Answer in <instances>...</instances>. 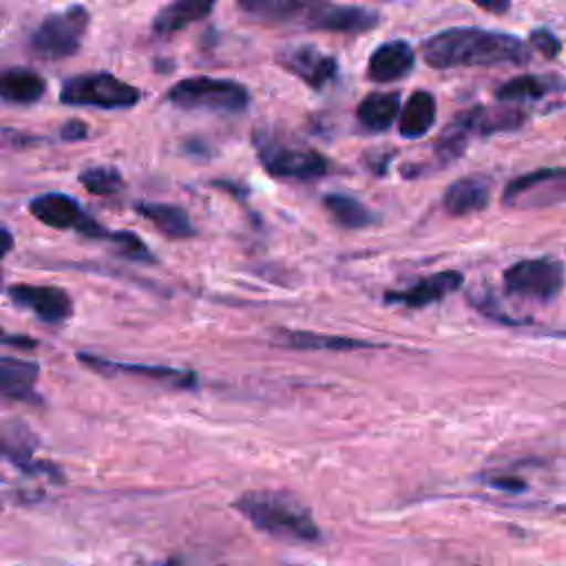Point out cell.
<instances>
[{
  "instance_id": "cell-1",
  "label": "cell",
  "mask_w": 566,
  "mask_h": 566,
  "mask_svg": "<svg viewBox=\"0 0 566 566\" xmlns=\"http://www.w3.org/2000/svg\"><path fill=\"white\" fill-rule=\"evenodd\" d=\"M422 57L431 69L489 66L502 62L524 64L528 60V49L520 38L509 33L458 27L424 40Z\"/></svg>"
},
{
  "instance_id": "cell-2",
  "label": "cell",
  "mask_w": 566,
  "mask_h": 566,
  "mask_svg": "<svg viewBox=\"0 0 566 566\" xmlns=\"http://www.w3.org/2000/svg\"><path fill=\"white\" fill-rule=\"evenodd\" d=\"M232 506L245 517L256 531L279 539L316 542L321 528L307 504L294 493L283 489H254L241 493Z\"/></svg>"
},
{
  "instance_id": "cell-3",
  "label": "cell",
  "mask_w": 566,
  "mask_h": 566,
  "mask_svg": "<svg viewBox=\"0 0 566 566\" xmlns=\"http://www.w3.org/2000/svg\"><path fill=\"white\" fill-rule=\"evenodd\" d=\"M254 148L261 166L276 179L310 181L329 172V161L314 148L296 146L276 130H254Z\"/></svg>"
},
{
  "instance_id": "cell-4",
  "label": "cell",
  "mask_w": 566,
  "mask_h": 566,
  "mask_svg": "<svg viewBox=\"0 0 566 566\" xmlns=\"http://www.w3.org/2000/svg\"><path fill=\"white\" fill-rule=\"evenodd\" d=\"M166 99L181 111L243 113L250 106V91L241 82L228 77L197 75L172 84Z\"/></svg>"
},
{
  "instance_id": "cell-5",
  "label": "cell",
  "mask_w": 566,
  "mask_h": 566,
  "mask_svg": "<svg viewBox=\"0 0 566 566\" xmlns=\"http://www.w3.org/2000/svg\"><path fill=\"white\" fill-rule=\"evenodd\" d=\"M88 22L91 15L82 4H71L62 11L49 13L29 38L31 55L46 62L75 55L88 31Z\"/></svg>"
},
{
  "instance_id": "cell-6",
  "label": "cell",
  "mask_w": 566,
  "mask_h": 566,
  "mask_svg": "<svg viewBox=\"0 0 566 566\" xmlns=\"http://www.w3.org/2000/svg\"><path fill=\"white\" fill-rule=\"evenodd\" d=\"M142 99V91L113 73L93 71L64 80L60 88V102L66 106H91L102 111L133 108Z\"/></svg>"
},
{
  "instance_id": "cell-7",
  "label": "cell",
  "mask_w": 566,
  "mask_h": 566,
  "mask_svg": "<svg viewBox=\"0 0 566 566\" xmlns=\"http://www.w3.org/2000/svg\"><path fill=\"white\" fill-rule=\"evenodd\" d=\"M38 449L40 438L24 420L11 418L0 422V460L9 462L24 475H44L49 480L62 482L64 473L55 464L38 460Z\"/></svg>"
},
{
  "instance_id": "cell-8",
  "label": "cell",
  "mask_w": 566,
  "mask_h": 566,
  "mask_svg": "<svg viewBox=\"0 0 566 566\" xmlns=\"http://www.w3.org/2000/svg\"><path fill=\"white\" fill-rule=\"evenodd\" d=\"M29 212L44 226L55 230H75L86 239L104 241L108 230L97 223L73 197L64 192H44L29 201Z\"/></svg>"
},
{
  "instance_id": "cell-9",
  "label": "cell",
  "mask_w": 566,
  "mask_h": 566,
  "mask_svg": "<svg viewBox=\"0 0 566 566\" xmlns=\"http://www.w3.org/2000/svg\"><path fill=\"white\" fill-rule=\"evenodd\" d=\"M562 285H564V265L548 256L522 259L511 268H506L504 272L506 292L535 298V301L555 298Z\"/></svg>"
},
{
  "instance_id": "cell-10",
  "label": "cell",
  "mask_w": 566,
  "mask_h": 566,
  "mask_svg": "<svg viewBox=\"0 0 566 566\" xmlns=\"http://www.w3.org/2000/svg\"><path fill=\"white\" fill-rule=\"evenodd\" d=\"M7 296L13 305L29 310L40 321L49 325H62L73 314V301L66 290L55 285H31L15 283L7 290Z\"/></svg>"
},
{
  "instance_id": "cell-11",
  "label": "cell",
  "mask_w": 566,
  "mask_h": 566,
  "mask_svg": "<svg viewBox=\"0 0 566 566\" xmlns=\"http://www.w3.org/2000/svg\"><path fill=\"white\" fill-rule=\"evenodd\" d=\"M303 22L307 29L316 31H332V33H365L371 31L380 15L374 9L358 7V4H332L321 2L303 11Z\"/></svg>"
},
{
  "instance_id": "cell-12",
  "label": "cell",
  "mask_w": 566,
  "mask_h": 566,
  "mask_svg": "<svg viewBox=\"0 0 566 566\" xmlns=\"http://www.w3.org/2000/svg\"><path fill=\"white\" fill-rule=\"evenodd\" d=\"M276 62L292 75L301 77L310 88H323L338 73L336 57L312 44H287L276 53Z\"/></svg>"
},
{
  "instance_id": "cell-13",
  "label": "cell",
  "mask_w": 566,
  "mask_h": 566,
  "mask_svg": "<svg viewBox=\"0 0 566 566\" xmlns=\"http://www.w3.org/2000/svg\"><path fill=\"white\" fill-rule=\"evenodd\" d=\"M77 360L99 374H126V376H142L150 380H164L181 389H190L197 385V376L188 369H175L166 365H144V363H122V360H108L97 354L77 352Z\"/></svg>"
},
{
  "instance_id": "cell-14",
  "label": "cell",
  "mask_w": 566,
  "mask_h": 566,
  "mask_svg": "<svg viewBox=\"0 0 566 566\" xmlns=\"http://www.w3.org/2000/svg\"><path fill=\"white\" fill-rule=\"evenodd\" d=\"M462 285V274L455 270H447V272H436L422 281H418L416 285L400 290V292H387L385 301L387 303H398V305H407V307H424L431 303L442 301L444 296L453 294L458 287Z\"/></svg>"
},
{
  "instance_id": "cell-15",
  "label": "cell",
  "mask_w": 566,
  "mask_h": 566,
  "mask_svg": "<svg viewBox=\"0 0 566 566\" xmlns=\"http://www.w3.org/2000/svg\"><path fill=\"white\" fill-rule=\"evenodd\" d=\"M40 378V365L35 360L18 356H0V400L33 402L35 385Z\"/></svg>"
},
{
  "instance_id": "cell-16",
  "label": "cell",
  "mask_w": 566,
  "mask_h": 566,
  "mask_svg": "<svg viewBox=\"0 0 566 566\" xmlns=\"http://www.w3.org/2000/svg\"><path fill=\"white\" fill-rule=\"evenodd\" d=\"M416 62V53L409 42L391 40L382 42L367 62V77L374 82H396L405 77Z\"/></svg>"
},
{
  "instance_id": "cell-17",
  "label": "cell",
  "mask_w": 566,
  "mask_h": 566,
  "mask_svg": "<svg viewBox=\"0 0 566 566\" xmlns=\"http://www.w3.org/2000/svg\"><path fill=\"white\" fill-rule=\"evenodd\" d=\"M217 0H172L164 4L153 18V31L157 35H172L186 27L203 20L214 9Z\"/></svg>"
},
{
  "instance_id": "cell-18",
  "label": "cell",
  "mask_w": 566,
  "mask_h": 566,
  "mask_svg": "<svg viewBox=\"0 0 566 566\" xmlns=\"http://www.w3.org/2000/svg\"><path fill=\"white\" fill-rule=\"evenodd\" d=\"M44 91H46L44 77L31 69L13 66V69L0 71V102L4 104H15V106L35 104L42 99Z\"/></svg>"
},
{
  "instance_id": "cell-19",
  "label": "cell",
  "mask_w": 566,
  "mask_h": 566,
  "mask_svg": "<svg viewBox=\"0 0 566 566\" xmlns=\"http://www.w3.org/2000/svg\"><path fill=\"white\" fill-rule=\"evenodd\" d=\"M135 212L148 219L161 234L170 239H190L197 234L188 212L175 203H161V201H137L133 203Z\"/></svg>"
},
{
  "instance_id": "cell-20",
  "label": "cell",
  "mask_w": 566,
  "mask_h": 566,
  "mask_svg": "<svg viewBox=\"0 0 566 566\" xmlns=\"http://www.w3.org/2000/svg\"><path fill=\"white\" fill-rule=\"evenodd\" d=\"M491 199V188L489 181L482 177H462L455 179L444 197H442V206L449 214L453 217H464L478 210H484L486 203Z\"/></svg>"
},
{
  "instance_id": "cell-21",
  "label": "cell",
  "mask_w": 566,
  "mask_h": 566,
  "mask_svg": "<svg viewBox=\"0 0 566 566\" xmlns=\"http://www.w3.org/2000/svg\"><path fill=\"white\" fill-rule=\"evenodd\" d=\"M276 343L292 347V349H329V352H352V349L378 347L374 343L349 338V336L316 334V332H305V329H281L276 334Z\"/></svg>"
},
{
  "instance_id": "cell-22",
  "label": "cell",
  "mask_w": 566,
  "mask_h": 566,
  "mask_svg": "<svg viewBox=\"0 0 566 566\" xmlns=\"http://www.w3.org/2000/svg\"><path fill=\"white\" fill-rule=\"evenodd\" d=\"M469 135L471 133H495V130H511V128H517L522 122H524V113L520 108H513V106H500V108H484V106H478V108H471L467 113H462L458 119H455Z\"/></svg>"
},
{
  "instance_id": "cell-23",
  "label": "cell",
  "mask_w": 566,
  "mask_h": 566,
  "mask_svg": "<svg viewBox=\"0 0 566 566\" xmlns=\"http://www.w3.org/2000/svg\"><path fill=\"white\" fill-rule=\"evenodd\" d=\"M436 122V99L427 91H413L398 115V130L407 139H418Z\"/></svg>"
},
{
  "instance_id": "cell-24",
  "label": "cell",
  "mask_w": 566,
  "mask_h": 566,
  "mask_svg": "<svg viewBox=\"0 0 566 566\" xmlns=\"http://www.w3.org/2000/svg\"><path fill=\"white\" fill-rule=\"evenodd\" d=\"M551 192V190H566V170L564 168H542V170H533L526 175H520L517 179H513L502 199L506 203H517L531 195L537 192Z\"/></svg>"
},
{
  "instance_id": "cell-25",
  "label": "cell",
  "mask_w": 566,
  "mask_h": 566,
  "mask_svg": "<svg viewBox=\"0 0 566 566\" xmlns=\"http://www.w3.org/2000/svg\"><path fill=\"white\" fill-rule=\"evenodd\" d=\"M400 115L398 93H369L356 108V117L363 128L371 133L387 130Z\"/></svg>"
},
{
  "instance_id": "cell-26",
  "label": "cell",
  "mask_w": 566,
  "mask_h": 566,
  "mask_svg": "<svg viewBox=\"0 0 566 566\" xmlns=\"http://www.w3.org/2000/svg\"><path fill=\"white\" fill-rule=\"evenodd\" d=\"M323 206L338 226L349 228V230L367 228L376 221V214L365 203H360L358 199H354L349 195L329 192L323 197Z\"/></svg>"
},
{
  "instance_id": "cell-27",
  "label": "cell",
  "mask_w": 566,
  "mask_h": 566,
  "mask_svg": "<svg viewBox=\"0 0 566 566\" xmlns=\"http://www.w3.org/2000/svg\"><path fill=\"white\" fill-rule=\"evenodd\" d=\"M77 181L97 197H111L124 188V177L115 166H91L80 172Z\"/></svg>"
},
{
  "instance_id": "cell-28",
  "label": "cell",
  "mask_w": 566,
  "mask_h": 566,
  "mask_svg": "<svg viewBox=\"0 0 566 566\" xmlns=\"http://www.w3.org/2000/svg\"><path fill=\"white\" fill-rule=\"evenodd\" d=\"M551 82L546 77L537 75H520L509 80L497 88V99L500 102H522V99H539L551 91Z\"/></svg>"
},
{
  "instance_id": "cell-29",
  "label": "cell",
  "mask_w": 566,
  "mask_h": 566,
  "mask_svg": "<svg viewBox=\"0 0 566 566\" xmlns=\"http://www.w3.org/2000/svg\"><path fill=\"white\" fill-rule=\"evenodd\" d=\"M104 241L113 245L117 256H124V259H130V261H137V263H153L155 261L150 248L135 232H128V230H115L113 232V230H108Z\"/></svg>"
},
{
  "instance_id": "cell-30",
  "label": "cell",
  "mask_w": 566,
  "mask_h": 566,
  "mask_svg": "<svg viewBox=\"0 0 566 566\" xmlns=\"http://www.w3.org/2000/svg\"><path fill=\"white\" fill-rule=\"evenodd\" d=\"M237 4L245 13H252L254 18L265 20V22H285V20H290L287 11L283 9V4L279 0H237Z\"/></svg>"
},
{
  "instance_id": "cell-31",
  "label": "cell",
  "mask_w": 566,
  "mask_h": 566,
  "mask_svg": "<svg viewBox=\"0 0 566 566\" xmlns=\"http://www.w3.org/2000/svg\"><path fill=\"white\" fill-rule=\"evenodd\" d=\"M531 46L535 51H539L544 57H557L562 51V42L557 40L555 33H551L548 29H535L528 38Z\"/></svg>"
},
{
  "instance_id": "cell-32",
  "label": "cell",
  "mask_w": 566,
  "mask_h": 566,
  "mask_svg": "<svg viewBox=\"0 0 566 566\" xmlns=\"http://www.w3.org/2000/svg\"><path fill=\"white\" fill-rule=\"evenodd\" d=\"M88 135V126H86V122H82V119H71V122H66L64 126H62V130H60V137L64 139V142H77V139H84Z\"/></svg>"
},
{
  "instance_id": "cell-33",
  "label": "cell",
  "mask_w": 566,
  "mask_h": 566,
  "mask_svg": "<svg viewBox=\"0 0 566 566\" xmlns=\"http://www.w3.org/2000/svg\"><path fill=\"white\" fill-rule=\"evenodd\" d=\"M486 482L495 489H504V491H511V493L526 489V484L515 475H491Z\"/></svg>"
},
{
  "instance_id": "cell-34",
  "label": "cell",
  "mask_w": 566,
  "mask_h": 566,
  "mask_svg": "<svg viewBox=\"0 0 566 566\" xmlns=\"http://www.w3.org/2000/svg\"><path fill=\"white\" fill-rule=\"evenodd\" d=\"M279 2L283 4V9L287 11V15H290V20H292V18H296L298 13H303L305 9L316 7V4H321V2H329V0H279Z\"/></svg>"
},
{
  "instance_id": "cell-35",
  "label": "cell",
  "mask_w": 566,
  "mask_h": 566,
  "mask_svg": "<svg viewBox=\"0 0 566 566\" xmlns=\"http://www.w3.org/2000/svg\"><path fill=\"white\" fill-rule=\"evenodd\" d=\"M0 343L22 347V349H33L38 345L35 338H29V336H22V334H7L2 327H0Z\"/></svg>"
},
{
  "instance_id": "cell-36",
  "label": "cell",
  "mask_w": 566,
  "mask_h": 566,
  "mask_svg": "<svg viewBox=\"0 0 566 566\" xmlns=\"http://www.w3.org/2000/svg\"><path fill=\"white\" fill-rule=\"evenodd\" d=\"M471 2H475L480 9L489 13H504L511 7V0H471Z\"/></svg>"
},
{
  "instance_id": "cell-37",
  "label": "cell",
  "mask_w": 566,
  "mask_h": 566,
  "mask_svg": "<svg viewBox=\"0 0 566 566\" xmlns=\"http://www.w3.org/2000/svg\"><path fill=\"white\" fill-rule=\"evenodd\" d=\"M11 250H13V234H11L4 226H0V263H2V259H4Z\"/></svg>"
},
{
  "instance_id": "cell-38",
  "label": "cell",
  "mask_w": 566,
  "mask_h": 566,
  "mask_svg": "<svg viewBox=\"0 0 566 566\" xmlns=\"http://www.w3.org/2000/svg\"><path fill=\"white\" fill-rule=\"evenodd\" d=\"M217 188H221V190H228V192H232L234 197H245L248 195V188L245 186H241V184H232V181H212Z\"/></svg>"
}]
</instances>
